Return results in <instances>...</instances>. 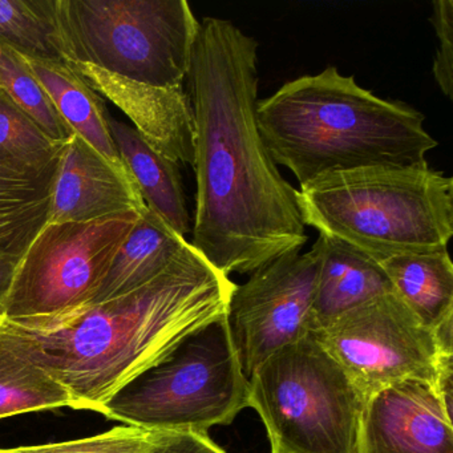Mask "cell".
I'll return each instance as SVG.
<instances>
[{"mask_svg":"<svg viewBox=\"0 0 453 453\" xmlns=\"http://www.w3.org/2000/svg\"><path fill=\"white\" fill-rule=\"evenodd\" d=\"M258 42L203 18L188 73L195 123L196 209L190 245L222 274H251L309 241L296 189L257 123Z\"/></svg>","mask_w":453,"mask_h":453,"instance_id":"obj_1","label":"cell"},{"mask_svg":"<svg viewBox=\"0 0 453 453\" xmlns=\"http://www.w3.org/2000/svg\"><path fill=\"white\" fill-rule=\"evenodd\" d=\"M234 288L188 241L157 277L131 293L39 330L9 323L73 394L79 410L100 413L188 334L222 317Z\"/></svg>","mask_w":453,"mask_h":453,"instance_id":"obj_2","label":"cell"},{"mask_svg":"<svg viewBox=\"0 0 453 453\" xmlns=\"http://www.w3.org/2000/svg\"><path fill=\"white\" fill-rule=\"evenodd\" d=\"M257 123L275 165L299 187L331 172L415 165L439 145L423 113L376 96L334 65L258 100Z\"/></svg>","mask_w":453,"mask_h":453,"instance_id":"obj_3","label":"cell"},{"mask_svg":"<svg viewBox=\"0 0 453 453\" xmlns=\"http://www.w3.org/2000/svg\"><path fill=\"white\" fill-rule=\"evenodd\" d=\"M304 226L376 261L448 250L453 179L426 161L331 172L296 190Z\"/></svg>","mask_w":453,"mask_h":453,"instance_id":"obj_4","label":"cell"},{"mask_svg":"<svg viewBox=\"0 0 453 453\" xmlns=\"http://www.w3.org/2000/svg\"><path fill=\"white\" fill-rule=\"evenodd\" d=\"M65 59L145 86H184L200 22L187 0H57Z\"/></svg>","mask_w":453,"mask_h":453,"instance_id":"obj_5","label":"cell"},{"mask_svg":"<svg viewBox=\"0 0 453 453\" xmlns=\"http://www.w3.org/2000/svg\"><path fill=\"white\" fill-rule=\"evenodd\" d=\"M249 407V380L225 314L188 334L163 359L116 392L102 415L148 431L206 434Z\"/></svg>","mask_w":453,"mask_h":453,"instance_id":"obj_6","label":"cell"},{"mask_svg":"<svg viewBox=\"0 0 453 453\" xmlns=\"http://www.w3.org/2000/svg\"><path fill=\"white\" fill-rule=\"evenodd\" d=\"M365 403L312 333L249 378V407L264 421L272 453H357Z\"/></svg>","mask_w":453,"mask_h":453,"instance_id":"obj_7","label":"cell"},{"mask_svg":"<svg viewBox=\"0 0 453 453\" xmlns=\"http://www.w3.org/2000/svg\"><path fill=\"white\" fill-rule=\"evenodd\" d=\"M139 216L127 211L91 222L44 225L15 270L2 304L4 320L39 330L91 306Z\"/></svg>","mask_w":453,"mask_h":453,"instance_id":"obj_8","label":"cell"},{"mask_svg":"<svg viewBox=\"0 0 453 453\" xmlns=\"http://www.w3.org/2000/svg\"><path fill=\"white\" fill-rule=\"evenodd\" d=\"M323 349L343 368L365 400L405 380L436 387L453 354L391 293L367 302L314 331Z\"/></svg>","mask_w":453,"mask_h":453,"instance_id":"obj_9","label":"cell"},{"mask_svg":"<svg viewBox=\"0 0 453 453\" xmlns=\"http://www.w3.org/2000/svg\"><path fill=\"white\" fill-rule=\"evenodd\" d=\"M322 250L280 257L235 285L225 319L246 379L273 354L312 333L311 307Z\"/></svg>","mask_w":453,"mask_h":453,"instance_id":"obj_10","label":"cell"},{"mask_svg":"<svg viewBox=\"0 0 453 453\" xmlns=\"http://www.w3.org/2000/svg\"><path fill=\"white\" fill-rule=\"evenodd\" d=\"M357 453H453L452 408L428 381L380 389L363 407Z\"/></svg>","mask_w":453,"mask_h":453,"instance_id":"obj_11","label":"cell"},{"mask_svg":"<svg viewBox=\"0 0 453 453\" xmlns=\"http://www.w3.org/2000/svg\"><path fill=\"white\" fill-rule=\"evenodd\" d=\"M131 174L73 134L60 155L47 224L91 222L145 208Z\"/></svg>","mask_w":453,"mask_h":453,"instance_id":"obj_12","label":"cell"},{"mask_svg":"<svg viewBox=\"0 0 453 453\" xmlns=\"http://www.w3.org/2000/svg\"><path fill=\"white\" fill-rule=\"evenodd\" d=\"M71 65L100 96L110 100L129 118L134 128L153 150L179 165H193L195 123L192 104L184 86L173 88L145 86L94 65Z\"/></svg>","mask_w":453,"mask_h":453,"instance_id":"obj_13","label":"cell"},{"mask_svg":"<svg viewBox=\"0 0 453 453\" xmlns=\"http://www.w3.org/2000/svg\"><path fill=\"white\" fill-rule=\"evenodd\" d=\"M318 241L322 261L312 299V333L367 302L394 293L376 259L326 235H318Z\"/></svg>","mask_w":453,"mask_h":453,"instance_id":"obj_14","label":"cell"},{"mask_svg":"<svg viewBox=\"0 0 453 453\" xmlns=\"http://www.w3.org/2000/svg\"><path fill=\"white\" fill-rule=\"evenodd\" d=\"M65 407L79 410L75 397L4 320L0 326V420Z\"/></svg>","mask_w":453,"mask_h":453,"instance_id":"obj_15","label":"cell"},{"mask_svg":"<svg viewBox=\"0 0 453 453\" xmlns=\"http://www.w3.org/2000/svg\"><path fill=\"white\" fill-rule=\"evenodd\" d=\"M23 58L73 134L91 145L119 171L129 173L113 142L104 99L87 84L67 60Z\"/></svg>","mask_w":453,"mask_h":453,"instance_id":"obj_16","label":"cell"},{"mask_svg":"<svg viewBox=\"0 0 453 453\" xmlns=\"http://www.w3.org/2000/svg\"><path fill=\"white\" fill-rule=\"evenodd\" d=\"M110 129L145 205L188 240V235L192 234L193 219L179 164L153 150L134 127L123 121L111 119Z\"/></svg>","mask_w":453,"mask_h":453,"instance_id":"obj_17","label":"cell"},{"mask_svg":"<svg viewBox=\"0 0 453 453\" xmlns=\"http://www.w3.org/2000/svg\"><path fill=\"white\" fill-rule=\"evenodd\" d=\"M187 242L188 240L145 206L134 229L113 257L92 304L118 298L150 282L173 261Z\"/></svg>","mask_w":453,"mask_h":453,"instance_id":"obj_18","label":"cell"},{"mask_svg":"<svg viewBox=\"0 0 453 453\" xmlns=\"http://www.w3.org/2000/svg\"><path fill=\"white\" fill-rule=\"evenodd\" d=\"M392 290L431 330L453 319V265L448 250L397 254L379 261Z\"/></svg>","mask_w":453,"mask_h":453,"instance_id":"obj_19","label":"cell"},{"mask_svg":"<svg viewBox=\"0 0 453 453\" xmlns=\"http://www.w3.org/2000/svg\"><path fill=\"white\" fill-rule=\"evenodd\" d=\"M58 164L42 173L0 165V258H22L47 224Z\"/></svg>","mask_w":453,"mask_h":453,"instance_id":"obj_20","label":"cell"},{"mask_svg":"<svg viewBox=\"0 0 453 453\" xmlns=\"http://www.w3.org/2000/svg\"><path fill=\"white\" fill-rule=\"evenodd\" d=\"M0 47L34 59H65L57 0H0Z\"/></svg>","mask_w":453,"mask_h":453,"instance_id":"obj_21","label":"cell"},{"mask_svg":"<svg viewBox=\"0 0 453 453\" xmlns=\"http://www.w3.org/2000/svg\"><path fill=\"white\" fill-rule=\"evenodd\" d=\"M63 147L0 89V165L42 173L59 163Z\"/></svg>","mask_w":453,"mask_h":453,"instance_id":"obj_22","label":"cell"},{"mask_svg":"<svg viewBox=\"0 0 453 453\" xmlns=\"http://www.w3.org/2000/svg\"><path fill=\"white\" fill-rule=\"evenodd\" d=\"M0 89L54 142L65 144L75 134L25 58L7 47H0Z\"/></svg>","mask_w":453,"mask_h":453,"instance_id":"obj_23","label":"cell"},{"mask_svg":"<svg viewBox=\"0 0 453 453\" xmlns=\"http://www.w3.org/2000/svg\"><path fill=\"white\" fill-rule=\"evenodd\" d=\"M161 434V431H148L124 424L84 439L28 447L0 448V453H150L157 444Z\"/></svg>","mask_w":453,"mask_h":453,"instance_id":"obj_24","label":"cell"},{"mask_svg":"<svg viewBox=\"0 0 453 453\" xmlns=\"http://www.w3.org/2000/svg\"><path fill=\"white\" fill-rule=\"evenodd\" d=\"M434 14L431 22L439 39V49L434 58V81L440 91L448 99L453 95V2L452 0H436L432 4Z\"/></svg>","mask_w":453,"mask_h":453,"instance_id":"obj_25","label":"cell"},{"mask_svg":"<svg viewBox=\"0 0 453 453\" xmlns=\"http://www.w3.org/2000/svg\"><path fill=\"white\" fill-rule=\"evenodd\" d=\"M150 453H226L206 434L165 431Z\"/></svg>","mask_w":453,"mask_h":453,"instance_id":"obj_26","label":"cell"},{"mask_svg":"<svg viewBox=\"0 0 453 453\" xmlns=\"http://www.w3.org/2000/svg\"><path fill=\"white\" fill-rule=\"evenodd\" d=\"M19 258H0V309L9 293Z\"/></svg>","mask_w":453,"mask_h":453,"instance_id":"obj_27","label":"cell"},{"mask_svg":"<svg viewBox=\"0 0 453 453\" xmlns=\"http://www.w3.org/2000/svg\"><path fill=\"white\" fill-rule=\"evenodd\" d=\"M4 322V311H2V309H0V326H2V323Z\"/></svg>","mask_w":453,"mask_h":453,"instance_id":"obj_28","label":"cell"}]
</instances>
